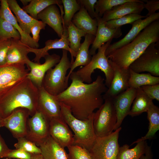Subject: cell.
Instances as JSON below:
<instances>
[{"instance_id": "6da1fadb", "label": "cell", "mask_w": 159, "mask_h": 159, "mask_svg": "<svg viewBox=\"0 0 159 159\" xmlns=\"http://www.w3.org/2000/svg\"><path fill=\"white\" fill-rule=\"evenodd\" d=\"M69 78L72 80L70 85L56 97L70 109L76 118L82 120L87 119L104 102L103 93L108 89L105 80L99 75L95 81L87 84L71 75Z\"/></svg>"}, {"instance_id": "7a4b0ae2", "label": "cell", "mask_w": 159, "mask_h": 159, "mask_svg": "<svg viewBox=\"0 0 159 159\" xmlns=\"http://www.w3.org/2000/svg\"><path fill=\"white\" fill-rule=\"evenodd\" d=\"M38 97V88L27 77L0 98V116L5 118L18 108L27 109L32 116L37 110Z\"/></svg>"}, {"instance_id": "3957f363", "label": "cell", "mask_w": 159, "mask_h": 159, "mask_svg": "<svg viewBox=\"0 0 159 159\" xmlns=\"http://www.w3.org/2000/svg\"><path fill=\"white\" fill-rule=\"evenodd\" d=\"M159 40V20L155 21L145 28L131 42L111 52L107 58L120 67L129 69L153 43Z\"/></svg>"}, {"instance_id": "277c9868", "label": "cell", "mask_w": 159, "mask_h": 159, "mask_svg": "<svg viewBox=\"0 0 159 159\" xmlns=\"http://www.w3.org/2000/svg\"><path fill=\"white\" fill-rule=\"evenodd\" d=\"M61 117L74 133V144L88 150L92 145L97 136L93 126L94 114L88 119L82 120L76 118L70 109L59 102Z\"/></svg>"}, {"instance_id": "5b68a950", "label": "cell", "mask_w": 159, "mask_h": 159, "mask_svg": "<svg viewBox=\"0 0 159 159\" xmlns=\"http://www.w3.org/2000/svg\"><path fill=\"white\" fill-rule=\"evenodd\" d=\"M112 40H109L99 48L97 53L92 56L90 62L88 64L76 71H73L70 75L83 82L90 84L92 81V73L95 69H100L105 74V84L107 87L109 88L113 77V71L105 53Z\"/></svg>"}, {"instance_id": "8992f818", "label": "cell", "mask_w": 159, "mask_h": 159, "mask_svg": "<svg viewBox=\"0 0 159 159\" xmlns=\"http://www.w3.org/2000/svg\"><path fill=\"white\" fill-rule=\"evenodd\" d=\"M68 52L62 49L60 61L54 68H51L47 71L43 80L42 86L44 88L54 96L63 92L68 87L69 80L66 74L72 64L68 57Z\"/></svg>"}, {"instance_id": "52a82bcc", "label": "cell", "mask_w": 159, "mask_h": 159, "mask_svg": "<svg viewBox=\"0 0 159 159\" xmlns=\"http://www.w3.org/2000/svg\"><path fill=\"white\" fill-rule=\"evenodd\" d=\"M104 102L94 114L93 126L97 137L107 136L114 130L117 121V116L113 99L104 98Z\"/></svg>"}, {"instance_id": "ba28073f", "label": "cell", "mask_w": 159, "mask_h": 159, "mask_svg": "<svg viewBox=\"0 0 159 159\" xmlns=\"http://www.w3.org/2000/svg\"><path fill=\"white\" fill-rule=\"evenodd\" d=\"M120 127L110 135L97 137L88 150L92 159H116L120 145L118 143Z\"/></svg>"}, {"instance_id": "9c48e42d", "label": "cell", "mask_w": 159, "mask_h": 159, "mask_svg": "<svg viewBox=\"0 0 159 159\" xmlns=\"http://www.w3.org/2000/svg\"><path fill=\"white\" fill-rule=\"evenodd\" d=\"M158 43L150 44L144 52L130 65L129 68L138 73L148 72L153 76H159V50Z\"/></svg>"}, {"instance_id": "30bf717a", "label": "cell", "mask_w": 159, "mask_h": 159, "mask_svg": "<svg viewBox=\"0 0 159 159\" xmlns=\"http://www.w3.org/2000/svg\"><path fill=\"white\" fill-rule=\"evenodd\" d=\"M25 64L0 65V98L15 85L27 77Z\"/></svg>"}, {"instance_id": "8fae6325", "label": "cell", "mask_w": 159, "mask_h": 159, "mask_svg": "<svg viewBox=\"0 0 159 159\" xmlns=\"http://www.w3.org/2000/svg\"><path fill=\"white\" fill-rule=\"evenodd\" d=\"M25 137L39 146L50 136L49 120L37 110L27 122Z\"/></svg>"}, {"instance_id": "7c38bea8", "label": "cell", "mask_w": 159, "mask_h": 159, "mask_svg": "<svg viewBox=\"0 0 159 159\" xmlns=\"http://www.w3.org/2000/svg\"><path fill=\"white\" fill-rule=\"evenodd\" d=\"M30 115L28 109L18 108L6 117L3 118L4 127L7 128L13 137L17 139L25 137L27 134V122Z\"/></svg>"}, {"instance_id": "4fadbf2b", "label": "cell", "mask_w": 159, "mask_h": 159, "mask_svg": "<svg viewBox=\"0 0 159 159\" xmlns=\"http://www.w3.org/2000/svg\"><path fill=\"white\" fill-rule=\"evenodd\" d=\"M44 58L45 61L42 64L33 62L29 58L25 63L30 70L27 77L38 88L42 86L43 80L47 71L57 64L61 59L59 55L55 54L47 55Z\"/></svg>"}, {"instance_id": "5bb4252c", "label": "cell", "mask_w": 159, "mask_h": 159, "mask_svg": "<svg viewBox=\"0 0 159 159\" xmlns=\"http://www.w3.org/2000/svg\"><path fill=\"white\" fill-rule=\"evenodd\" d=\"M108 62L113 69V76L110 87L103 94V98L113 99L129 88L130 69L121 67L109 59Z\"/></svg>"}, {"instance_id": "9a60e30c", "label": "cell", "mask_w": 159, "mask_h": 159, "mask_svg": "<svg viewBox=\"0 0 159 159\" xmlns=\"http://www.w3.org/2000/svg\"><path fill=\"white\" fill-rule=\"evenodd\" d=\"M159 19V12L154 14L143 19H138L131 24V28L122 39L110 44L105 51V55L108 56L111 52L127 44L132 41L145 28L153 22Z\"/></svg>"}, {"instance_id": "2e32d148", "label": "cell", "mask_w": 159, "mask_h": 159, "mask_svg": "<svg viewBox=\"0 0 159 159\" xmlns=\"http://www.w3.org/2000/svg\"><path fill=\"white\" fill-rule=\"evenodd\" d=\"M38 90L37 110L49 120L61 117L59 102L56 96L48 92L42 86Z\"/></svg>"}, {"instance_id": "e0dca14e", "label": "cell", "mask_w": 159, "mask_h": 159, "mask_svg": "<svg viewBox=\"0 0 159 159\" xmlns=\"http://www.w3.org/2000/svg\"><path fill=\"white\" fill-rule=\"evenodd\" d=\"M49 134L57 143L64 148L74 144V135L62 117L49 120Z\"/></svg>"}, {"instance_id": "ac0fdd59", "label": "cell", "mask_w": 159, "mask_h": 159, "mask_svg": "<svg viewBox=\"0 0 159 159\" xmlns=\"http://www.w3.org/2000/svg\"><path fill=\"white\" fill-rule=\"evenodd\" d=\"M136 92L137 89L129 88L113 99L117 118L114 130L120 127L124 119L128 115Z\"/></svg>"}, {"instance_id": "d6986e66", "label": "cell", "mask_w": 159, "mask_h": 159, "mask_svg": "<svg viewBox=\"0 0 159 159\" xmlns=\"http://www.w3.org/2000/svg\"><path fill=\"white\" fill-rule=\"evenodd\" d=\"M64 32L62 37L59 39H56L54 40L49 39L45 42V46L41 49H34L28 47L29 52L34 54L35 56L33 59L34 62L40 63L41 58L44 57L46 56L49 54L48 51L54 49H62L66 50L69 52L71 55V62L72 64L74 62L73 53L70 49L69 43L67 39L68 36L67 28L63 26Z\"/></svg>"}, {"instance_id": "ffe728a7", "label": "cell", "mask_w": 159, "mask_h": 159, "mask_svg": "<svg viewBox=\"0 0 159 159\" xmlns=\"http://www.w3.org/2000/svg\"><path fill=\"white\" fill-rule=\"evenodd\" d=\"M98 26L97 33L91 47L89 50L90 54L93 55L96 53V50L102 46L110 40L117 38L122 34L120 27L111 29L107 27L105 22L103 21L101 17L97 18Z\"/></svg>"}, {"instance_id": "44dd1931", "label": "cell", "mask_w": 159, "mask_h": 159, "mask_svg": "<svg viewBox=\"0 0 159 159\" xmlns=\"http://www.w3.org/2000/svg\"><path fill=\"white\" fill-rule=\"evenodd\" d=\"M144 3L143 1L134 0L118 5L105 12L102 19L106 22L131 14H140L144 9Z\"/></svg>"}, {"instance_id": "7402d4cb", "label": "cell", "mask_w": 159, "mask_h": 159, "mask_svg": "<svg viewBox=\"0 0 159 159\" xmlns=\"http://www.w3.org/2000/svg\"><path fill=\"white\" fill-rule=\"evenodd\" d=\"M63 16L56 4H52L41 12L37 15V19H40L44 23L48 25L60 38L64 32Z\"/></svg>"}, {"instance_id": "603a6c76", "label": "cell", "mask_w": 159, "mask_h": 159, "mask_svg": "<svg viewBox=\"0 0 159 159\" xmlns=\"http://www.w3.org/2000/svg\"><path fill=\"white\" fill-rule=\"evenodd\" d=\"M0 1V16L11 24L19 32L21 36L20 40L22 43L31 48L38 49L39 46V43L22 29L10 9L7 0H1Z\"/></svg>"}, {"instance_id": "cb8c5ba5", "label": "cell", "mask_w": 159, "mask_h": 159, "mask_svg": "<svg viewBox=\"0 0 159 159\" xmlns=\"http://www.w3.org/2000/svg\"><path fill=\"white\" fill-rule=\"evenodd\" d=\"M28 46L22 43L20 39H11V43L6 55V63L11 64L20 63L25 64L29 58Z\"/></svg>"}, {"instance_id": "d4e9b609", "label": "cell", "mask_w": 159, "mask_h": 159, "mask_svg": "<svg viewBox=\"0 0 159 159\" xmlns=\"http://www.w3.org/2000/svg\"><path fill=\"white\" fill-rule=\"evenodd\" d=\"M95 37V36L88 34L85 36V40L81 44L77 53L75 59L72 64L70 71L67 76L68 80L70 74L76 68L80 66H85L90 62L92 57L90 53L89 48L90 45L92 44Z\"/></svg>"}, {"instance_id": "484cf974", "label": "cell", "mask_w": 159, "mask_h": 159, "mask_svg": "<svg viewBox=\"0 0 159 159\" xmlns=\"http://www.w3.org/2000/svg\"><path fill=\"white\" fill-rule=\"evenodd\" d=\"M72 22L86 34L96 35L98 23L96 18L92 19L85 8L81 6L80 10L73 17Z\"/></svg>"}, {"instance_id": "4316f807", "label": "cell", "mask_w": 159, "mask_h": 159, "mask_svg": "<svg viewBox=\"0 0 159 159\" xmlns=\"http://www.w3.org/2000/svg\"><path fill=\"white\" fill-rule=\"evenodd\" d=\"M44 159H69L64 149L50 136L39 145Z\"/></svg>"}, {"instance_id": "83f0119b", "label": "cell", "mask_w": 159, "mask_h": 159, "mask_svg": "<svg viewBox=\"0 0 159 159\" xmlns=\"http://www.w3.org/2000/svg\"><path fill=\"white\" fill-rule=\"evenodd\" d=\"M7 4L11 11L15 15V18L22 29L30 35L31 27L39 20L35 19L29 15L21 8L16 0H7Z\"/></svg>"}, {"instance_id": "f1b7e54d", "label": "cell", "mask_w": 159, "mask_h": 159, "mask_svg": "<svg viewBox=\"0 0 159 159\" xmlns=\"http://www.w3.org/2000/svg\"><path fill=\"white\" fill-rule=\"evenodd\" d=\"M146 112L149 121L148 131L144 136L138 139L132 143L131 145L140 141L152 139L159 130V107L154 105L153 102L150 105Z\"/></svg>"}, {"instance_id": "f546056e", "label": "cell", "mask_w": 159, "mask_h": 159, "mask_svg": "<svg viewBox=\"0 0 159 159\" xmlns=\"http://www.w3.org/2000/svg\"><path fill=\"white\" fill-rule=\"evenodd\" d=\"M136 143L132 148H129L130 146L126 144L120 147L116 159H140L145 154L148 145L146 140Z\"/></svg>"}, {"instance_id": "4dcf8cb0", "label": "cell", "mask_w": 159, "mask_h": 159, "mask_svg": "<svg viewBox=\"0 0 159 159\" xmlns=\"http://www.w3.org/2000/svg\"><path fill=\"white\" fill-rule=\"evenodd\" d=\"M153 100L140 88L137 89L136 97L132 102L128 115L133 117L147 112Z\"/></svg>"}, {"instance_id": "1f68e13d", "label": "cell", "mask_w": 159, "mask_h": 159, "mask_svg": "<svg viewBox=\"0 0 159 159\" xmlns=\"http://www.w3.org/2000/svg\"><path fill=\"white\" fill-rule=\"evenodd\" d=\"M130 72L129 88L137 89L143 86L159 84V77L153 76L150 73H136L130 69Z\"/></svg>"}, {"instance_id": "d6a6232c", "label": "cell", "mask_w": 159, "mask_h": 159, "mask_svg": "<svg viewBox=\"0 0 159 159\" xmlns=\"http://www.w3.org/2000/svg\"><path fill=\"white\" fill-rule=\"evenodd\" d=\"M62 0H31L28 5L24 6L22 9L32 17L37 19L38 15L48 6L52 4H57L59 7L62 6Z\"/></svg>"}, {"instance_id": "836d02e7", "label": "cell", "mask_w": 159, "mask_h": 159, "mask_svg": "<svg viewBox=\"0 0 159 159\" xmlns=\"http://www.w3.org/2000/svg\"><path fill=\"white\" fill-rule=\"evenodd\" d=\"M68 36L67 39L69 43V47L74 57H75L81 45L82 37L87 34L82 30L76 27L72 22L67 27Z\"/></svg>"}, {"instance_id": "e575fe53", "label": "cell", "mask_w": 159, "mask_h": 159, "mask_svg": "<svg viewBox=\"0 0 159 159\" xmlns=\"http://www.w3.org/2000/svg\"><path fill=\"white\" fill-rule=\"evenodd\" d=\"M62 1L64 10L63 26L67 27L72 22L74 14L80 10L81 6L76 0H62Z\"/></svg>"}, {"instance_id": "d590c367", "label": "cell", "mask_w": 159, "mask_h": 159, "mask_svg": "<svg viewBox=\"0 0 159 159\" xmlns=\"http://www.w3.org/2000/svg\"><path fill=\"white\" fill-rule=\"evenodd\" d=\"M12 38L20 39L19 33L11 24L0 16V41Z\"/></svg>"}, {"instance_id": "8d00e7d4", "label": "cell", "mask_w": 159, "mask_h": 159, "mask_svg": "<svg viewBox=\"0 0 159 159\" xmlns=\"http://www.w3.org/2000/svg\"><path fill=\"white\" fill-rule=\"evenodd\" d=\"M147 17L146 16L140 14H131L120 18L110 20L105 23L108 28L113 29L120 27L121 26L127 24H131L134 21L140 19Z\"/></svg>"}, {"instance_id": "74e56055", "label": "cell", "mask_w": 159, "mask_h": 159, "mask_svg": "<svg viewBox=\"0 0 159 159\" xmlns=\"http://www.w3.org/2000/svg\"><path fill=\"white\" fill-rule=\"evenodd\" d=\"M134 0H98L95 6L96 13L102 17L104 13L118 5Z\"/></svg>"}, {"instance_id": "f35d334b", "label": "cell", "mask_w": 159, "mask_h": 159, "mask_svg": "<svg viewBox=\"0 0 159 159\" xmlns=\"http://www.w3.org/2000/svg\"><path fill=\"white\" fill-rule=\"evenodd\" d=\"M17 142L14 145L16 149H19L32 154H41L40 148L25 137L17 139Z\"/></svg>"}, {"instance_id": "ab89813d", "label": "cell", "mask_w": 159, "mask_h": 159, "mask_svg": "<svg viewBox=\"0 0 159 159\" xmlns=\"http://www.w3.org/2000/svg\"><path fill=\"white\" fill-rule=\"evenodd\" d=\"M67 148L69 159H92L88 151L80 146L74 144Z\"/></svg>"}, {"instance_id": "60d3db41", "label": "cell", "mask_w": 159, "mask_h": 159, "mask_svg": "<svg viewBox=\"0 0 159 159\" xmlns=\"http://www.w3.org/2000/svg\"><path fill=\"white\" fill-rule=\"evenodd\" d=\"M80 6L84 7L89 15L92 19L97 18L98 16L96 13L95 5L97 0H77Z\"/></svg>"}, {"instance_id": "b9f144b4", "label": "cell", "mask_w": 159, "mask_h": 159, "mask_svg": "<svg viewBox=\"0 0 159 159\" xmlns=\"http://www.w3.org/2000/svg\"><path fill=\"white\" fill-rule=\"evenodd\" d=\"M140 88L150 99L159 101V84L144 85Z\"/></svg>"}, {"instance_id": "7bdbcfd3", "label": "cell", "mask_w": 159, "mask_h": 159, "mask_svg": "<svg viewBox=\"0 0 159 159\" xmlns=\"http://www.w3.org/2000/svg\"><path fill=\"white\" fill-rule=\"evenodd\" d=\"M32 154L19 149L12 150L7 158L14 159H31Z\"/></svg>"}, {"instance_id": "ee69618b", "label": "cell", "mask_w": 159, "mask_h": 159, "mask_svg": "<svg viewBox=\"0 0 159 159\" xmlns=\"http://www.w3.org/2000/svg\"><path fill=\"white\" fill-rule=\"evenodd\" d=\"M11 43V39L0 41V65L6 63L7 50Z\"/></svg>"}, {"instance_id": "f6af8a7d", "label": "cell", "mask_w": 159, "mask_h": 159, "mask_svg": "<svg viewBox=\"0 0 159 159\" xmlns=\"http://www.w3.org/2000/svg\"><path fill=\"white\" fill-rule=\"evenodd\" d=\"M143 1L145 2L144 4V8L148 11L147 14L145 15L146 17L156 13V11L159 9V0H146Z\"/></svg>"}, {"instance_id": "bcb514c9", "label": "cell", "mask_w": 159, "mask_h": 159, "mask_svg": "<svg viewBox=\"0 0 159 159\" xmlns=\"http://www.w3.org/2000/svg\"><path fill=\"white\" fill-rule=\"evenodd\" d=\"M46 24L41 21L34 25L31 28V33L32 34V38L36 42L38 43L39 39V33L42 29H44Z\"/></svg>"}, {"instance_id": "7dc6e473", "label": "cell", "mask_w": 159, "mask_h": 159, "mask_svg": "<svg viewBox=\"0 0 159 159\" xmlns=\"http://www.w3.org/2000/svg\"><path fill=\"white\" fill-rule=\"evenodd\" d=\"M11 150L8 148L0 134V159L7 158Z\"/></svg>"}, {"instance_id": "c3c4849f", "label": "cell", "mask_w": 159, "mask_h": 159, "mask_svg": "<svg viewBox=\"0 0 159 159\" xmlns=\"http://www.w3.org/2000/svg\"><path fill=\"white\" fill-rule=\"evenodd\" d=\"M153 155L151 146H147L146 152L140 159H153Z\"/></svg>"}, {"instance_id": "681fc988", "label": "cell", "mask_w": 159, "mask_h": 159, "mask_svg": "<svg viewBox=\"0 0 159 159\" xmlns=\"http://www.w3.org/2000/svg\"><path fill=\"white\" fill-rule=\"evenodd\" d=\"M31 159H44L41 154H32Z\"/></svg>"}, {"instance_id": "f907efd6", "label": "cell", "mask_w": 159, "mask_h": 159, "mask_svg": "<svg viewBox=\"0 0 159 159\" xmlns=\"http://www.w3.org/2000/svg\"><path fill=\"white\" fill-rule=\"evenodd\" d=\"M31 0H20L24 6H26L29 4Z\"/></svg>"}, {"instance_id": "816d5d0a", "label": "cell", "mask_w": 159, "mask_h": 159, "mask_svg": "<svg viewBox=\"0 0 159 159\" xmlns=\"http://www.w3.org/2000/svg\"><path fill=\"white\" fill-rule=\"evenodd\" d=\"M3 127V118L0 116V127Z\"/></svg>"}, {"instance_id": "f5cc1de1", "label": "cell", "mask_w": 159, "mask_h": 159, "mask_svg": "<svg viewBox=\"0 0 159 159\" xmlns=\"http://www.w3.org/2000/svg\"><path fill=\"white\" fill-rule=\"evenodd\" d=\"M2 159H11L6 158H2Z\"/></svg>"}]
</instances>
